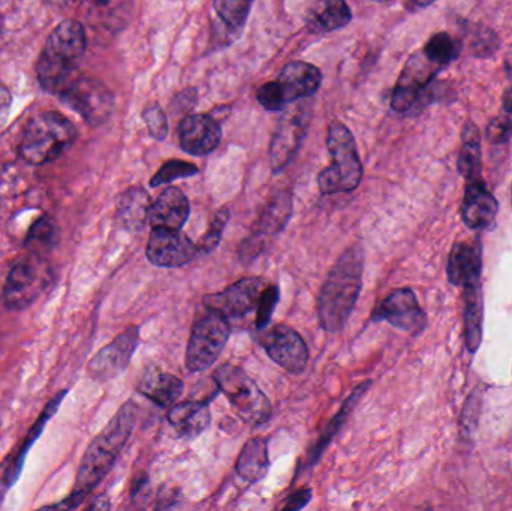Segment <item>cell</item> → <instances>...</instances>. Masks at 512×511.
Returning a JSON list of instances; mask_svg holds the SVG:
<instances>
[{"label":"cell","mask_w":512,"mask_h":511,"mask_svg":"<svg viewBox=\"0 0 512 511\" xmlns=\"http://www.w3.org/2000/svg\"><path fill=\"white\" fill-rule=\"evenodd\" d=\"M135 422H137V405L128 401L87 447L78 468L77 482L71 497L65 503L53 507L75 509L86 500L87 495L105 479L116 464L120 453L131 438Z\"/></svg>","instance_id":"cell-1"},{"label":"cell","mask_w":512,"mask_h":511,"mask_svg":"<svg viewBox=\"0 0 512 511\" xmlns=\"http://www.w3.org/2000/svg\"><path fill=\"white\" fill-rule=\"evenodd\" d=\"M364 251L349 246L336 261L318 296V318L322 329L339 333L345 329L363 288Z\"/></svg>","instance_id":"cell-2"},{"label":"cell","mask_w":512,"mask_h":511,"mask_svg":"<svg viewBox=\"0 0 512 511\" xmlns=\"http://www.w3.org/2000/svg\"><path fill=\"white\" fill-rule=\"evenodd\" d=\"M86 47V30L80 21L68 18L54 27L36 63V75L45 92L59 96L74 80Z\"/></svg>","instance_id":"cell-3"},{"label":"cell","mask_w":512,"mask_h":511,"mask_svg":"<svg viewBox=\"0 0 512 511\" xmlns=\"http://www.w3.org/2000/svg\"><path fill=\"white\" fill-rule=\"evenodd\" d=\"M77 135V128L68 117L57 111H45L27 123L18 153L27 164H48L69 149Z\"/></svg>","instance_id":"cell-4"},{"label":"cell","mask_w":512,"mask_h":511,"mask_svg":"<svg viewBox=\"0 0 512 511\" xmlns=\"http://www.w3.org/2000/svg\"><path fill=\"white\" fill-rule=\"evenodd\" d=\"M327 147L333 162L319 173V191L324 195L354 191L363 179V164L348 126L340 122L331 123L328 126Z\"/></svg>","instance_id":"cell-5"},{"label":"cell","mask_w":512,"mask_h":511,"mask_svg":"<svg viewBox=\"0 0 512 511\" xmlns=\"http://www.w3.org/2000/svg\"><path fill=\"white\" fill-rule=\"evenodd\" d=\"M213 380L243 422L251 426H261L270 420L273 413L270 399L245 371L225 363L216 369Z\"/></svg>","instance_id":"cell-6"},{"label":"cell","mask_w":512,"mask_h":511,"mask_svg":"<svg viewBox=\"0 0 512 511\" xmlns=\"http://www.w3.org/2000/svg\"><path fill=\"white\" fill-rule=\"evenodd\" d=\"M54 270L44 255L30 252L9 270L3 287V302L9 309L29 308L53 284Z\"/></svg>","instance_id":"cell-7"},{"label":"cell","mask_w":512,"mask_h":511,"mask_svg":"<svg viewBox=\"0 0 512 511\" xmlns=\"http://www.w3.org/2000/svg\"><path fill=\"white\" fill-rule=\"evenodd\" d=\"M312 105V99L304 98L283 108L270 144V164L274 174L285 170L300 150L312 119Z\"/></svg>","instance_id":"cell-8"},{"label":"cell","mask_w":512,"mask_h":511,"mask_svg":"<svg viewBox=\"0 0 512 511\" xmlns=\"http://www.w3.org/2000/svg\"><path fill=\"white\" fill-rule=\"evenodd\" d=\"M231 327L227 318L207 311L192 327L186 348V366L191 372L206 371L215 365L230 339Z\"/></svg>","instance_id":"cell-9"},{"label":"cell","mask_w":512,"mask_h":511,"mask_svg":"<svg viewBox=\"0 0 512 511\" xmlns=\"http://www.w3.org/2000/svg\"><path fill=\"white\" fill-rule=\"evenodd\" d=\"M59 98L92 126L107 122L114 110L113 93L96 78L75 77Z\"/></svg>","instance_id":"cell-10"},{"label":"cell","mask_w":512,"mask_h":511,"mask_svg":"<svg viewBox=\"0 0 512 511\" xmlns=\"http://www.w3.org/2000/svg\"><path fill=\"white\" fill-rule=\"evenodd\" d=\"M441 69V66L427 59L423 50L412 54L394 87L393 96H391L393 110L397 113H406L418 105V102L423 101L427 89L432 86L436 74Z\"/></svg>","instance_id":"cell-11"},{"label":"cell","mask_w":512,"mask_h":511,"mask_svg":"<svg viewBox=\"0 0 512 511\" xmlns=\"http://www.w3.org/2000/svg\"><path fill=\"white\" fill-rule=\"evenodd\" d=\"M268 287L267 281L259 276L243 278L219 293L207 294L203 299L207 311L216 312L227 318H242L258 308L262 293Z\"/></svg>","instance_id":"cell-12"},{"label":"cell","mask_w":512,"mask_h":511,"mask_svg":"<svg viewBox=\"0 0 512 511\" xmlns=\"http://www.w3.org/2000/svg\"><path fill=\"white\" fill-rule=\"evenodd\" d=\"M373 321H387L396 329L418 335L427 326L426 312L421 309L417 296L411 288H396L391 291L372 314Z\"/></svg>","instance_id":"cell-13"},{"label":"cell","mask_w":512,"mask_h":511,"mask_svg":"<svg viewBox=\"0 0 512 511\" xmlns=\"http://www.w3.org/2000/svg\"><path fill=\"white\" fill-rule=\"evenodd\" d=\"M146 257L153 266L176 269L200 257V252L197 243L192 242L182 230L152 228L147 242Z\"/></svg>","instance_id":"cell-14"},{"label":"cell","mask_w":512,"mask_h":511,"mask_svg":"<svg viewBox=\"0 0 512 511\" xmlns=\"http://www.w3.org/2000/svg\"><path fill=\"white\" fill-rule=\"evenodd\" d=\"M261 342L268 357L289 374L298 375L306 369L309 348L300 333L292 327L277 324L265 333Z\"/></svg>","instance_id":"cell-15"},{"label":"cell","mask_w":512,"mask_h":511,"mask_svg":"<svg viewBox=\"0 0 512 511\" xmlns=\"http://www.w3.org/2000/svg\"><path fill=\"white\" fill-rule=\"evenodd\" d=\"M138 341H140V327L131 326L123 330L111 344L98 351V354L90 360L87 368L90 377L96 381H108L122 374L131 363Z\"/></svg>","instance_id":"cell-16"},{"label":"cell","mask_w":512,"mask_h":511,"mask_svg":"<svg viewBox=\"0 0 512 511\" xmlns=\"http://www.w3.org/2000/svg\"><path fill=\"white\" fill-rule=\"evenodd\" d=\"M179 140L189 155H209L221 143V123L213 114H191L180 123Z\"/></svg>","instance_id":"cell-17"},{"label":"cell","mask_w":512,"mask_h":511,"mask_svg":"<svg viewBox=\"0 0 512 511\" xmlns=\"http://www.w3.org/2000/svg\"><path fill=\"white\" fill-rule=\"evenodd\" d=\"M499 204L483 179L468 182L462 204V219L471 230H486L495 222Z\"/></svg>","instance_id":"cell-18"},{"label":"cell","mask_w":512,"mask_h":511,"mask_svg":"<svg viewBox=\"0 0 512 511\" xmlns=\"http://www.w3.org/2000/svg\"><path fill=\"white\" fill-rule=\"evenodd\" d=\"M483 252L478 242H459L453 246L448 258L447 276L450 284L468 288L481 284Z\"/></svg>","instance_id":"cell-19"},{"label":"cell","mask_w":512,"mask_h":511,"mask_svg":"<svg viewBox=\"0 0 512 511\" xmlns=\"http://www.w3.org/2000/svg\"><path fill=\"white\" fill-rule=\"evenodd\" d=\"M277 81L282 87L286 102L291 104L300 99L312 98L321 87L322 74L312 63L289 62L280 71Z\"/></svg>","instance_id":"cell-20"},{"label":"cell","mask_w":512,"mask_h":511,"mask_svg":"<svg viewBox=\"0 0 512 511\" xmlns=\"http://www.w3.org/2000/svg\"><path fill=\"white\" fill-rule=\"evenodd\" d=\"M191 213L188 197L179 188L165 189L158 200L152 203L149 212V224L152 228H170L182 230Z\"/></svg>","instance_id":"cell-21"},{"label":"cell","mask_w":512,"mask_h":511,"mask_svg":"<svg viewBox=\"0 0 512 511\" xmlns=\"http://www.w3.org/2000/svg\"><path fill=\"white\" fill-rule=\"evenodd\" d=\"M304 20L310 32L322 35L345 27L352 20V12L345 0H312Z\"/></svg>","instance_id":"cell-22"},{"label":"cell","mask_w":512,"mask_h":511,"mask_svg":"<svg viewBox=\"0 0 512 511\" xmlns=\"http://www.w3.org/2000/svg\"><path fill=\"white\" fill-rule=\"evenodd\" d=\"M168 422L180 438L194 440L209 428L212 423V413L206 402H183L171 408L168 413Z\"/></svg>","instance_id":"cell-23"},{"label":"cell","mask_w":512,"mask_h":511,"mask_svg":"<svg viewBox=\"0 0 512 511\" xmlns=\"http://www.w3.org/2000/svg\"><path fill=\"white\" fill-rule=\"evenodd\" d=\"M150 206L152 200L146 189L141 186L126 189L117 201V224L131 233L143 230L149 222Z\"/></svg>","instance_id":"cell-24"},{"label":"cell","mask_w":512,"mask_h":511,"mask_svg":"<svg viewBox=\"0 0 512 511\" xmlns=\"http://www.w3.org/2000/svg\"><path fill=\"white\" fill-rule=\"evenodd\" d=\"M182 380L176 375L150 368L144 372L138 383V392L159 407H170L183 395Z\"/></svg>","instance_id":"cell-25"},{"label":"cell","mask_w":512,"mask_h":511,"mask_svg":"<svg viewBox=\"0 0 512 511\" xmlns=\"http://www.w3.org/2000/svg\"><path fill=\"white\" fill-rule=\"evenodd\" d=\"M292 209H294V200H292L291 191L277 192L259 215L252 234L267 240L268 237L282 233L283 228L291 219Z\"/></svg>","instance_id":"cell-26"},{"label":"cell","mask_w":512,"mask_h":511,"mask_svg":"<svg viewBox=\"0 0 512 511\" xmlns=\"http://www.w3.org/2000/svg\"><path fill=\"white\" fill-rule=\"evenodd\" d=\"M459 173L465 177L466 182L481 179L483 171V152H481V134L474 122H466L462 134V147H460Z\"/></svg>","instance_id":"cell-27"},{"label":"cell","mask_w":512,"mask_h":511,"mask_svg":"<svg viewBox=\"0 0 512 511\" xmlns=\"http://www.w3.org/2000/svg\"><path fill=\"white\" fill-rule=\"evenodd\" d=\"M370 386H372V381H364V383H361L360 386L355 387L354 390H352L351 395L348 396V399H346L345 402H343L342 407H340V410L337 411L336 416L333 417V419L330 420V423H328L327 428L324 429V432H322L321 437H319L318 443L315 444V447H313L312 452H310L309 456V465H315L316 462L321 459V456L324 455L325 449H327L328 444L331 443V440H333L334 437H336L337 432L342 429L343 423L346 422V419H348L349 414L352 413V411L355 410V407H357L358 402H360V399L363 398L364 395H366L367 390L370 389Z\"/></svg>","instance_id":"cell-28"},{"label":"cell","mask_w":512,"mask_h":511,"mask_svg":"<svg viewBox=\"0 0 512 511\" xmlns=\"http://www.w3.org/2000/svg\"><path fill=\"white\" fill-rule=\"evenodd\" d=\"M484 303L481 284L465 288V341L469 353H477L483 339Z\"/></svg>","instance_id":"cell-29"},{"label":"cell","mask_w":512,"mask_h":511,"mask_svg":"<svg viewBox=\"0 0 512 511\" xmlns=\"http://www.w3.org/2000/svg\"><path fill=\"white\" fill-rule=\"evenodd\" d=\"M267 441L264 438H251L243 446L242 453L237 459L236 471L243 480L256 483L264 479L268 471Z\"/></svg>","instance_id":"cell-30"},{"label":"cell","mask_w":512,"mask_h":511,"mask_svg":"<svg viewBox=\"0 0 512 511\" xmlns=\"http://www.w3.org/2000/svg\"><path fill=\"white\" fill-rule=\"evenodd\" d=\"M462 50L463 42L460 41V39L454 38L450 33L439 32L435 33V35L426 42L423 53L426 54L430 62L444 68V66L450 65L454 60L459 59Z\"/></svg>","instance_id":"cell-31"},{"label":"cell","mask_w":512,"mask_h":511,"mask_svg":"<svg viewBox=\"0 0 512 511\" xmlns=\"http://www.w3.org/2000/svg\"><path fill=\"white\" fill-rule=\"evenodd\" d=\"M57 230L56 222L50 216H41L35 224L30 227L27 231L26 239H24V245L30 249V252H36V254L44 255L48 249L53 248L57 242Z\"/></svg>","instance_id":"cell-32"},{"label":"cell","mask_w":512,"mask_h":511,"mask_svg":"<svg viewBox=\"0 0 512 511\" xmlns=\"http://www.w3.org/2000/svg\"><path fill=\"white\" fill-rule=\"evenodd\" d=\"M254 0H215V11L224 26L240 33L248 21Z\"/></svg>","instance_id":"cell-33"},{"label":"cell","mask_w":512,"mask_h":511,"mask_svg":"<svg viewBox=\"0 0 512 511\" xmlns=\"http://www.w3.org/2000/svg\"><path fill=\"white\" fill-rule=\"evenodd\" d=\"M466 36H468L469 51L475 57L493 56L501 47V41H499V36L496 35L495 30L481 26V24L472 26Z\"/></svg>","instance_id":"cell-34"},{"label":"cell","mask_w":512,"mask_h":511,"mask_svg":"<svg viewBox=\"0 0 512 511\" xmlns=\"http://www.w3.org/2000/svg\"><path fill=\"white\" fill-rule=\"evenodd\" d=\"M230 218L231 212L228 207H222V209H219L218 212L215 213L212 221H210L209 228H207L204 236L201 237L200 242L197 243L200 257H204V255L210 254V252H213L218 248L219 242H221L222 239V234H224L225 227H227Z\"/></svg>","instance_id":"cell-35"},{"label":"cell","mask_w":512,"mask_h":511,"mask_svg":"<svg viewBox=\"0 0 512 511\" xmlns=\"http://www.w3.org/2000/svg\"><path fill=\"white\" fill-rule=\"evenodd\" d=\"M197 165L191 164V162L180 161V159H173V161L165 162L158 173L150 180V186L152 188H158L161 185H167V183L174 182L177 179H185V177H192L198 174Z\"/></svg>","instance_id":"cell-36"},{"label":"cell","mask_w":512,"mask_h":511,"mask_svg":"<svg viewBox=\"0 0 512 511\" xmlns=\"http://www.w3.org/2000/svg\"><path fill=\"white\" fill-rule=\"evenodd\" d=\"M280 299V290L277 285H268L262 293L261 300H259L258 308H256V330L262 332L267 329L273 318L274 311H276L277 303Z\"/></svg>","instance_id":"cell-37"},{"label":"cell","mask_w":512,"mask_h":511,"mask_svg":"<svg viewBox=\"0 0 512 511\" xmlns=\"http://www.w3.org/2000/svg\"><path fill=\"white\" fill-rule=\"evenodd\" d=\"M256 99L268 111H280L288 105L277 80L262 84L256 92Z\"/></svg>","instance_id":"cell-38"},{"label":"cell","mask_w":512,"mask_h":511,"mask_svg":"<svg viewBox=\"0 0 512 511\" xmlns=\"http://www.w3.org/2000/svg\"><path fill=\"white\" fill-rule=\"evenodd\" d=\"M144 122L149 128L150 135L156 140H165L170 131L168 119L159 104H150L143 113Z\"/></svg>","instance_id":"cell-39"},{"label":"cell","mask_w":512,"mask_h":511,"mask_svg":"<svg viewBox=\"0 0 512 511\" xmlns=\"http://www.w3.org/2000/svg\"><path fill=\"white\" fill-rule=\"evenodd\" d=\"M487 138L493 144H507L512 138V120L507 116H496L487 125Z\"/></svg>","instance_id":"cell-40"},{"label":"cell","mask_w":512,"mask_h":511,"mask_svg":"<svg viewBox=\"0 0 512 511\" xmlns=\"http://www.w3.org/2000/svg\"><path fill=\"white\" fill-rule=\"evenodd\" d=\"M265 243L267 240L261 239V237L251 234L248 239L243 240L239 246V257L243 263H249V261L255 260L256 257L264 252Z\"/></svg>","instance_id":"cell-41"},{"label":"cell","mask_w":512,"mask_h":511,"mask_svg":"<svg viewBox=\"0 0 512 511\" xmlns=\"http://www.w3.org/2000/svg\"><path fill=\"white\" fill-rule=\"evenodd\" d=\"M182 501V491L177 486L164 485L159 489L156 510H170L179 506Z\"/></svg>","instance_id":"cell-42"},{"label":"cell","mask_w":512,"mask_h":511,"mask_svg":"<svg viewBox=\"0 0 512 511\" xmlns=\"http://www.w3.org/2000/svg\"><path fill=\"white\" fill-rule=\"evenodd\" d=\"M131 497L140 506H146L150 498V480L146 474H138L132 483Z\"/></svg>","instance_id":"cell-43"},{"label":"cell","mask_w":512,"mask_h":511,"mask_svg":"<svg viewBox=\"0 0 512 511\" xmlns=\"http://www.w3.org/2000/svg\"><path fill=\"white\" fill-rule=\"evenodd\" d=\"M310 500H312V491L310 489H300V491L295 492L286 500L282 510L297 511L304 509L310 503Z\"/></svg>","instance_id":"cell-44"},{"label":"cell","mask_w":512,"mask_h":511,"mask_svg":"<svg viewBox=\"0 0 512 511\" xmlns=\"http://www.w3.org/2000/svg\"><path fill=\"white\" fill-rule=\"evenodd\" d=\"M12 95L5 84L0 83V126L5 125L11 113Z\"/></svg>","instance_id":"cell-45"},{"label":"cell","mask_w":512,"mask_h":511,"mask_svg":"<svg viewBox=\"0 0 512 511\" xmlns=\"http://www.w3.org/2000/svg\"><path fill=\"white\" fill-rule=\"evenodd\" d=\"M174 102H180V105H176L177 111L191 110V108L194 107L195 102H197V90H185V92H182L179 96H176V101Z\"/></svg>","instance_id":"cell-46"},{"label":"cell","mask_w":512,"mask_h":511,"mask_svg":"<svg viewBox=\"0 0 512 511\" xmlns=\"http://www.w3.org/2000/svg\"><path fill=\"white\" fill-rule=\"evenodd\" d=\"M502 105H504L507 113L512 114V86L505 90L504 98H502Z\"/></svg>","instance_id":"cell-47"},{"label":"cell","mask_w":512,"mask_h":511,"mask_svg":"<svg viewBox=\"0 0 512 511\" xmlns=\"http://www.w3.org/2000/svg\"><path fill=\"white\" fill-rule=\"evenodd\" d=\"M110 507H111V504H110V501H108L107 497H99L98 500H95V503H93L92 506H90V509L108 510V509H110Z\"/></svg>","instance_id":"cell-48"},{"label":"cell","mask_w":512,"mask_h":511,"mask_svg":"<svg viewBox=\"0 0 512 511\" xmlns=\"http://www.w3.org/2000/svg\"><path fill=\"white\" fill-rule=\"evenodd\" d=\"M505 72L512 81V44L508 47L507 54H505Z\"/></svg>","instance_id":"cell-49"},{"label":"cell","mask_w":512,"mask_h":511,"mask_svg":"<svg viewBox=\"0 0 512 511\" xmlns=\"http://www.w3.org/2000/svg\"><path fill=\"white\" fill-rule=\"evenodd\" d=\"M435 0H408V5L412 9L426 8V6L432 5Z\"/></svg>","instance_id":"cell-50"},{"label":"cell","mask_w":512,"mask_h":511,"mask_svg":"<svg viewBox=\"0 0 512 511\" xmlns=\"http://www.w3.org/2000/svg\"><path fill=\"white\" fill-rule=\"evenodd\" d=\"M47 2L51 3V5L66 6L69 3L75 2V0H47Z\"/></svg>","instance_id":"cell-51"},{"label":"cell","mask_w":512,"mask_h":511,"mask_svg":"<svg viewBox=\"0 0 512 511\" xmlns=\"http://www.w3.org/2000/svg\"><path fill=\"white\" fill-rule=\"evenodd\" d=\"M375 2L384 3V2H388V0H375Z\"/></svg>","instance_id":"cell-52"}]
</instances>
